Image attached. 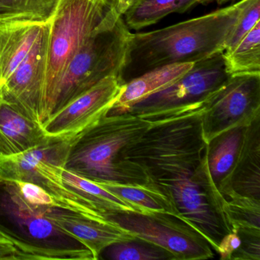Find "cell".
Masks as SVG:
<instances>
[{
    "instance_id": "6da1fadb",
    "label": "cell",
    "mask_w": 260,
    "mask_h": 260,
    "mask_svg": "<svg viewBox=\"0 0 260 260\" xmlns=\"http://www.w3.org/2000/svg\"><path fill=\"white\" fill-rule=\"evenodd\" d=\"M244 3L240 0L200 17L132 34L121 78L126 83L159 67L196 63L223 52Z\"/></svg>"
},
{
    "instance_id": "7a4b0ae2",
    "label": "cell",
    "mask_w": 260,
    "mask_h": 260,
    "mask_svg": "<svg viewBox=\"0 0 260 260\" xmlns=\"http://www.w3.org/2000/svg\"><path fill=\"white\" fill-rule=\"evenodd\" d=\"M150 126V121L129 112L106 115L74 138L64 168L93 182H150L138 165L119 160L121 150L138 141Z\"/></svg>"
},
{
    "instance_id": "3957f363",
    "label": "cell",
    "mask_w": 260,
    "mask_h": 260,
    "mask_svg": "<svg viewBox=\"0 0 260 260\" xmlns=\"http://www.w3.org/2000/svg\"><path fill=\"white\" fill-rule=\"evenodd\" d=\"M203 110L150 123L138 141L121 150L119 160L136 164L156 183L189 174L200 164L208 146L202 135Z\"/></svg>"
},
{
    "instance_id": "277c9868",
    "label": "cell",
    "mask_w": 260,
    "mask_h": 260,
    "mask_svg": "<svg viewBox=\"0 0 260 260\" xmlns=\"http://www.w3.org/2000/svg\"><path fill=\"white\" fill-rule=\"evenodd\" d=\"M132 35L123 16L112 9L68 63L45 103L41 124L106 77L112 75L121 77Z\"/></svg>"
},
{
    "instance_id": "5b68a950",
    "label": "cell",
    "mask_w": 260,
    "mask_h": 260,
    "mask_svg": "<svg viewBox=\"0 0 260 260\" xmlns=\"http://www.w3.org/2000/svg\"><path fill=\"white\" fill-rule=\"evenodd\" d=\"M45 208L31 206L13 181L0 179V237L30 260H95L81 242L45 216Z\"/></svg>"
},
{
    "instance_id": "8992f818",
    "label": "cell",
    "mask_w": 260,
    "mask_h": 260,
    "mask_svg": "<svg viewBox=\"0 0 260 260\" xmlns=\"http://www.w3.org/2000/svg\"><path fill=\"white\" fill-rule=\"evenodd\" d=\"M74 138H52L23 153L0 158V179L26 181L43 188L57 208L99 220H108L91 201L67 185L62 176Z\"/></svg>"
},
{
    "instance_id": "52a82bcc",
    "label": "cell",
    "mask_w": 260,
    "mask_h": 260,
    "mask_svg": "<svg viewBox=\"0 0 260 260\" xmlns=\"http://www.w3.org/2000/svg\"><path fill=\"white\" fill-rule=\"evenodd\" d=\"M231 76L223 52L217 53L196 62L176 83L134 105L127 112L150 123L198 113Z\"/></svg>"
},
{
    "instance_id": "ba28073f",
    "label": "cell",
    "mask_w": 260,
    "mask_h": 260,
    "mask_svg": "<svg viewBox=\"0 0 260 260\" xmlns=\"http://www.w3.org/2000/svg\"><path fill=\"white\" fill-rule=\"evenodd\" d=\"M111 10L101 0H58L53 16L42 113L71 59Z\"/></svg>"
},
{
    "instance_id": "9c48e42d",
    "label": "cell",
    "mask_w": 260,
    "mask_h": 260,
    "mask_svg": "<svg viewBox=\"0 0 260 260\" xmlns=\"http://www.w3.org/2000/svg\"><path fill=\"white\" fill-rule=\"evenodd\" d=\"M157 184L170 190L181 218L199 231L217 252L220 240L232 230L223 211L224 197L210 174L207 149L194 171Z\"/></svg>"
},
{
    "instance_id": "30bf717a",
    "label": "cell",
    "mask_w": 260,
    "mask_h": 260,
    "mask_svg": "<svg viewBox=\"0 0 260 260\" xmlns=\"http://www.w3.org/2000/svg\"><path fill=\"white\" fill-rule=\"evenodd\" d=\"M104 216L137 238L164 248L176 260L208 259L214 256L213 249L205 237L176 216L132 211L109 212Z\"/></svg>"
},
{
    "instance_id": "8fae6325",
    "label": "cell",
    "mask_w": 260,
    "mask_h": 260,
    "mask_svg": "<svg viewBox=\"0 0 260 260\" xmlns=\"http://www.w3.org/2000/svg\"><path fill=\"white\" fill-rule=\"evenodd\" d=\"M259 116L260 72L232 74L204 107V140L208 144L217 135L246 127Z\"/></svg>"
},
{
    "instance_id": "7c38bea8",
    "label": "cell",
    "mask_w": 260,
    "mask_h": 260,
    "mask_svg": "<svg viewBox=\"0 0 260 260\" xmlns=\"http://www.w3.org/2000/svg\"><path fill=\"white\" fill-rule=\"evenodd\" d=\"M118 76H109L79 95L42 124L45 135L74 138L108 115L124 89Z\"/></svg>"
},
{
    "instance_id": "4fadbf2b",
    "label": "cell",
    "mask_w": 260,
    "mask_h": 260,
    "mask_svg": "<svg viewBox=\"0 0 260 260\" xmlns=\"http://www.w3.org/2000/svg\"><path fill=\"white\" fill-rule=\"evenodd\" d=\"M51 28L52 25L0 89V95L5 100L17 105L39 123L45 95Z\"/></svg>"
},
{
    "instance_id": "5bb4252c",
    "label": "cell",
    "mask_w": 260,
    "mask_h": 260,
    "mask_svg": "<svg viewBox=\"0 0 260 260\" xmlns=\"http://www.w3.org/2000/svg\"><path fill=\"white\" fill-rule=\"evenodd\" d=\"M52 21L53 16L47 20H0V89L26 60Z\"/></svg>"
},
{
    "instance_id": "9a60e30c",
    "label": "cell",
    "mask_w": 260,
    "mask_h": 260,
    "mask_svg": "<svg viewBox=\"0 0 260 260\" xmlns=\"http://www.w3.org/2000/svg\"><path fill=\"white\" fill-rule=\"evenodd\" d=\"M45 214L58 228L81 242L100 259L102 252L112 243L136 238L129 231L109 220H99L63 208L51 207Z\"/></svg>"
},
{
    "instance_id": "2e32d148",
    "label": "cell",
    "mask_w": 260,
    "mask_h": 260,
    "mask_svg": "<svg viewBox=\"0 0 260 260\" xmlns=\"http://www.w3.org/2000/svg\"><path fill=\"white\" fill-rule=\"evenodd\" d=\"M260 116L245 128L238 157L218 191L223 197L239 194L260 201Z\"/></svg>"
},
{
    "instance_id": "e0dca14e",
    "label": "cell",
    "mask_w": 260,
    "mask_h": 260,
    "mask_svg": "<svg viewBox=\"0 0 260 260\" xmlns=\"http://www.w3.org/2000/svg\"><path fill=\"white\" fill-rule=\"evenodd\" d=\"M48 138L40 123L0 95V158L23 153Z\"/></svg>"
},
{
    "instance_id": "ac0fdd59",
    "label": "cell",
    "mask_w": 260,
    "mask_h": 260,
    "mask_svg": "<svg viewBox=\"0 0 260 260\" xmlns=\"http://www.w3.org/2000/svg\"><path fill=\"white\" fill-rule=\"evenodd\" d=\"M194 63L164 65L144 73L126 82L124 89L107 115L126 113L134 105L167 89L183 77Z\"/></svg>"
},
{
    "instance_id": "d6986e66",
    "label": "cell",
    "mask_w": 260,
    "mask_h": 260,
    "mask_svg": "<svg viewBox=\"0 0 260 260\" xmlns=\"http://www.w3.org/2000/svg\"><path fill=\"white\" fill-rule=\"evenodd\" d=\"M95 182L135 208L137 212L164 213L180 217L170 190L153 181L145 183Z\"/></svg>"
},
{
    "instance_id": "ffe728a7",
    "label": "cell",
    "mask_w": 260,
    "mask_h": 260,
    "mask_svg": "<svg viewBox=\"0 0 260 260\" xmlns=\"http://www.w3.org/2000/svg\"><path fill=\"white\" fill-rule=\"evenodd\" d=\"M213 0H135L123 15L129 29H142L162 20L172 13H184L198 5H208Z\"/></svg>"
},
{
    "instance_id": "44dd1931",
    "label": "cell",
    "mask_w": 260,
    "mask_h": 260,
    "mask_svg": "<svg viewBox=\"0 0 260 260\" xmlns=\"http://www.w3.org/2000/svg\"><path fill=\"white\" fill-rule=\"evenodd\" d=\"M245 128L238 127L226 131L211 140L207 146L208 169L217 189L234 169Z\"/></svg>"
},
{
    "instance_id": "7402d4cb",
    "label": "cell",
    "mask_w": 260,
    "mask_h": 260,
    "mask_svg": "<svg viewBox=\"0 0 260 260\" xmlns=\"http://www.w3.org/2000/svg\"><path fill=\"white\" fill-rule=\"evenodd\" d=\"M223 57L231 75L260 72V21L234 49L223 52Z\"/></svg>"
},
{
    "instance_id": "603a6c76",
    "label": "cell",
    "mask_w": 260,
    "mask_h": 260,
    "mask_svg": "<svg viewBox=\"0 0 260 260\" xmlns=\"http://www.w3.org/2000/svg\"><path fill=\"white\" fill-rule=\"evenodd\" d=\"M62 176L67 185L91 201L103 213V215L109 212H137L135 208L115 197L93 181L78 176L66 170L64 167L62 170Z\"/></svg>"
},
{
    "instance_id": "cb8c5ba5",
    "label": "cell",
    "mask_w": 260,
    "mask_h": 260,
    "mask_svg": "<svg viewBox=\"0 0 260 260\" xmlns=\"http://www.w3.org/2000/svg\"><path fill=\"white\" fill-rule=\"evenodd\" d=\"M223 208L232 231L260 233V201L231 194L224 198Z\"/></svg>"
},
{
    "instance_id": "d4e9b609",
    "label": "cell",
    "mask_w": 260,
    "mask_h": 260,
    "mask_svg": "<svg viewBox=\"0 0 260 260\" xmlns=\"http://www.w3.org/2000/svg\"><path fill=\"white\" fill-rule=\"evenodd\" d=\"M101 255L112 260H176L164 248L137 237L112 243L102 252Z\"/></svg>"
},
{
    "instance_id": "484cf974",
    "label": "cell",
    "mask_w": 260,
    "mask_h": 260,
    "mask_svg": "<svg viewBox=\"0 0 260 260\" xmlns=\"http://www.w3.org/2000/svg\"><path fill=\"white\" fill-rule=\"evenodd\" d=\"M260 21V0H245L240 16L231 36L228 38L223 52L234 49L237 44Z\"/></svg>"
},
{
    "instance_id": "4316f807",
    "label": "cell",
    "mask_w": 260,
    "mask_h": 260,
    "mask_svg": "<svg viewBox=\"0 0 260 260\" xmlns=\"http://www.w3.org/2000/svg\"><path fill=\"white\" fill-rule=\"evenodd\" d=\"M53 15L19 0H0V20L29 19L47 20Z\"/></svg>"
},
{
    "instance_id": "83f0119b",
    "label": "cell",
    "mask_w": 260,
    "mask_h": 260,
    "mask_svg": "<svg viewBox=\"0 0 260 260\" xmlns=\"http://www.w3.org/2000/svg\"><path fill=\"white\" fill-rule=\"evenodd\" d=\"M23 199L36 208L56 207L54 198L43 188L26 181H13Z\"/></svg>"
},
{
    "instance_id": "f1b7e54d",
    "label": "cell",
    "mask_w": 260,
    "mask_h": 260,
    "mask_svg": "<svg viewBox=\"0 0 260 260\" xmlns=\"http://www.w3.org/2000/svg\"><path fill=\"white\" fill-rule=\"evenodd\" d=\"M241 244L232 259L260 260V233L237 231Z\"/></svg>"
},
{
    "instance_id": "f546056e",
    "label": "cell",
    "mask_w": 260,
    "mask_h": 260,
    "mask_svg": "<svg viewBox=\"0 0 260 260\" xmlns=\"http://www.w3.org/2000/svg\"><path fill=\"white\" fill-rule=\"evenodd\" d=\"M241 244V239L237 232L231 231L220 240L217 247V253L223 260H232L235 252Z\"/></svg>"
},
{
    "instance_id": "4dcf8cb0",
    "label": "cell",
    "mask_w": 260,
    "mask_h": 260,
    "mask_svg": "<svg viewBox=\"0 0 260 260\" xmlns=\"http://www.w3.org/2000/svg\"><path fill=\"white\" fill-rule=\"evenodd\" d=\"M0 260H30L29 257L18 249L11 242L0 237Z\"/></svg>"
},
{
    "instance_id": "1f68e13d",
    "label": "cell",
    "mask_w": 260,
    "mask_h": 260,
    "mask_svg": "<svg viewBox=\"0 0 260 260\" xmlns=\"http://www.w3.org/2000/svg\"><path fill=\"white\" fill-rule=\"evenodd\" d=\"M134 2H135V0H118L115 10L118 14L123 16Z\"/></svg>"
},
{
    "instance_id": "d6a6232c",
    "label": "cell",
    "mask_w": 260,
    "mask_h": 260,
    "mask_svg": "<svg viewBox=\"0 0 260 260\" xmlns=\"http://www.w3.org/2000/svg\"><path fill=\"white\" fill-rule=\"evenodd\" d=\"M105 4L112 9H115L118 4V0H101Z\"/></svg>"
},
{
    "instance_id": "836d02e7",
    "label": "cell",
    "mask_w": 260,
    "mask_h": 260,
    "mask_svg": "<svg viewBox=\"0 0 260 260\" xmlns=\"http://www.w3.org/2000/svg\"><path fill=\"white\" fill-rule=\"evenodd\" d=\"M237 0H216V2L219 6H223L228 4H231L232 5V4L237 3Z\"/></svg>"
}]
</instances>
